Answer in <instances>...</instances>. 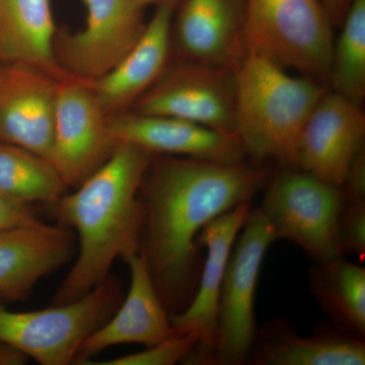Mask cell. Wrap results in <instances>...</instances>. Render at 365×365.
<instances>
[{
    "label": "cell",
    "instance_id": "obj_29",
    "mask_svg": "<svg viewBox=\"0 0 365 365\" xmlns=\"http://www.w3.org/2000/svg\"><path fill=\"white\" fill-rule=\"evenodd\" d=\"M29 357L14 346L0 341V365L24 364Z\"/></svg>",
    "mask_w": 365,
    "mask_h": 365
},
{
    "label": "cell",
    "instance_id": "obj_6",
    "mask_svg": "<svg viewBox=\"0 0 365 365\" xmlns=\"http://www.w3.org/2000/svg\"><path fill=\"white\" fill-rule=\"evenodd\" d=\"M344 202L342 187L299 169H282L266 184L260 209L276 239L294 242L319 262L344 256L339 237Z\"/></svg>",
    "mask_w": 365,
    "mask_h": 365
},
{
    "label": "cell",
    "instance_id": "obj_21",
    "mask_svg": "<svg viewBox=\"0 0 365 365\" xmlns=\"http://www.w3.org/2000/svg\"><path fill=\"white\" fill-rule=\"evenodd\" d=\"M314 299L341 330L364 338L365 269L343 256L316 262L309 271Z\"/></svg>",
    "mask_w": 365,
    "mask_h": 365
},
{
    "label": "cell",
    "instance_id": "obj_23",
    "mask_svg": "<svg viewBox=\"0 0 365 365\" xmlns=\"http://www.w3.org/2000/svg\"><path fill=\"white\" fill-rule=\"evenodd\" d=\"M333 42L328 83L333 91L362 105L365 96V0H351Z\"/></svg>",
    "mask_w": 365,
    "mask_h": 365
},
{
    "label": "cell",
    "instance_id": "obj_3",
    "mask_svg": "<svg viewBox=\"0 0 365 365\" xmlns=\"http://www.w3.org/2000/svg\"><path fill=\"white\" fill-rule=\"evenodd\" d=\"M326 93L325 83L245 55L235 68V134L246 155L297 169L302 132Z\"/></svg>",
    "mask_w": 365,
    "mask_h": 365
},
{
    "label": "cell",
    "instance_id": "obj_19",
    "mask_svg": "<svg viewBox=\"0 0 365 365\" xmlns=\"http://www.w3.org/2000/svg\"><path fill=\"white\" fill-rule=\"evenodd\" d=\"M364 338L341 331L300 337L282 322L257 333L250 361L255 365H364Z\"/></svg>",
    "mask_w": 365,
    "mask_h": 365
},
{
    "label": "cell",
    "instance_id": "obj_7",
    "mask_svg": "<svg viewBox=\"0 0 365 365\" xmlns=\"http://www.w3.org/2000/svg\"><path fill=\"white\" fill-rule=\"evenodd\" d=\"M237 235L220 292L215 364L249 361L257 336L255 299L262 263L276 235L260 208L253 209Z\"/></svg>",
    "mask_w": 365,
    "mask_h": 365
},
{
    "label": "cell",
    "instance_id": "obj_16",
    "mask_svg": "<svg viewBox=\"0 0 365 365\" xmlns=\"http://www.w3.org/2000/svg\"><path fill=\"white\" fill-rule=\"evenodd\" d=\"M117 143H129L150 153L235 163L246 153L235 134L163 115H124L109 121Z\"/></svg>",
    "mask_w": 365,
    "mask_h": 365
},
{
    "label": "cell",
    "instance_id": "obj_17",
    "mask_svg": "<svg viewBox=\"0 0 365 365\" xmlns=\"http://www.w3.org/2000/svg\"><path fill=\"white\" fill-rule=\"evenodd\" d=\"M245 0H184L178 45L188 61L237 68L245 57Z\"/></svg>",
    "mask_w": 365,
    "mask_h": 365
},
{
    "label": "cell",
    "instance_id": "obj_22",
    "mask_svg": "<svg viewBox=\"0 0 365 365\" xmlns=\"http://www.w3.org/2000/svg\"><path fill=\"white\" fill-rule=\"evenodd\" d=\"M67 186L51 163L32 151L0 143V193L32 204H46L66 193Z\"/></svg>",
    "mask_w": 365,
    "mask_h": 365
},
{
    "label": "cell",
    "instance_id": "obj_5",
    "mask_svg": "<svg viewBox=\"0 0 365 365\" xmlns=\"http://www.w3.org/2000/svg\"><path fill=\"white\" fill-rule=\"evenodd\" d=\"M122 300L121 284L111 275L85 297L41 311H9L0 300V341L40 364H71L83 341L111 318Z\"/></svg>",
    "mask_w": 365,
    "mask_h": 365
},
{
    "label": "cell",
    "instance_id": "obj_28",
    "mask_svg": "<svg viewBox=\"0 0 365 365\" xmlns=\"http://www.w3.org/2000/svg\"><path fill=\"white\" fill-rule=\"evenodd\" d=\"M322 1L326 7L327 13L334 28L337 26L339 28L349 9L351 0H322Z\"/></svg>",
    "mask_w": 365,
    "mask_h": 365
},
{
    "label": "cell",
    "instance_id": "obj_27",
    "mask_svg": "<svg viewBox=\"0 0 365 365\" xmlns=\"http://www.w3.org/2000/svg\"><path fill=\"white\" fill-rule=\"evenodd\" d=\"M346 201L365 200V150H362L355 158L346 178L344 186Z\"/></svg>",
    "mask_w": 365,
    "mask_h": 365
},
{
    "label": "cell",
    "instance_id": "obj_24",
    "mask_svg": "<svg viewBox=\"0 0 365 365\" xmlns=\"http://www.w3.org/2000/svg\"><path fill=\"white\" fill-rule=\"evenodd\" d=\"M197 338L194 334L174 333L158 344L150 346L141 352L125 355L98 365H174L182 362L195 349Z\"/></svg>",
    "mask_w": 365,
    "mask_h": 365
},
{
    "label": "cell",
    "instance_id": "obj_25",
    "mask_svg": "<svg viewBox=\"0 0 365 365\" xmlns=\"http://www.w3.org/2000/svg\"><path fill=\"white\" fill-rule=\"evenodd\" d=\"M343 255H365V200L346 201L339 220Z\"/></svg>",
    "mask_w": 365,
    "mask_h": 365
},
{
    "label": "cell",
    "instance_id": "obj_20",
    "mask_svg": "<svg viewBox=\"0 0 365 365\" xmlns=\"http://www.w3.org/2000/svg\"><path fill=\"white\" fill-rule=\"evenodd\" d=\"M51 0H0V57L60 76Z\"/></svg>",
    "mask_w": 365,
    "mask_h": 365
},
{
    "label": "cell",
    "instance_id": "obj_8",
    "mask_svg": "<svg viewBox=\"0 0 365 365\" xmlns=\"http://www.w3.org/2000/svg\"><path fill=\"white\" fill-rule=\"evenodd\" d=\"M105 114L91 88L68 81L57 86L49 162L67 187H78L116 148Z\"/></svg>",
    "mask_w": 365,
    "mask_h": 365
},
{
    "label": "cell",
    "instance_id": "obj_13",
    "mask_svg": "<svg viewBox=\"0 0 365 365\" xmlns=\"http://www.w3.org/2000/svg\"><path fill=\"white\" fill-rule=\"evenodd\" d=\"M76 235L66 225L41 222L0 230V300H25L37 283L76 254Z\"/></svg>",
    "mask_w": 365,
    "mask_h": 365
},
{
    "label": "cell",
    "instance_id": "obj_12",
    "mask_svg": "<svg viewBox=\"0 0 365 365\" xmlns=\"http://www.w3.org/2000/svg\"><path fill=\"white\" fill-rule=\"evenodd\" d=\"M364 138L362 105L327 91L304 126L297 169L343 187L353 162L364 150Z\"/></svg>",
    "mask_w": 365,
    "mask_h": 365
},
{
    "label": "cell",
    "instance_id": "obj_14",
    "mask_svg": "<svg viewBox=\"0 0 365 365\" xmlns=\"http://www.w3.org/2000/svg\"><path fill=\"white\" fill-rule=\"evenodd\" d=\"M57 86L51 76L19 66L0 74V143L49 160Z\"/></svg>",
    "mask_w": 365,
    "mask_h": 365
},
{
    "label": "cell",
    "instance_id": "obj_30",
    "mask_svg": "<svg viewBox=\"0 0 365 365\" xmlns=\"http://www.w3.org/2000/svg\"><path fill=\"white\" fill-rule=\"evenodd\" d=\"M135 1L143 4L144 6H146L148 4H153V2H160L162 1V0H135Z\"/></svg>",
    "mask_w": 365,
    "mask_h": 365
},
{
    "label": "cell",
    "instance_id": "obj_26",
    "mask_svg": "<svg viewBox=\"0 0 365 365\" xmlns=\"http://www.w3.org/2000/svg\"><path fill=\"white\" fill-rule=\"evenodd\" d=\"M40 222L30 203L0 193V230Z\"/></svg>",
    "mask_w": 365,
    "mask_h": 365
},
{
    "label": "cell",
    "instance_id": "obj_15",
    "mask_svg": "<svg viewBox=\"0 0 365 365\" xmlns=\"http://www.w3.org/2000/svg\"><path fill=\"white\" fill-rule=\"evenodd\" d=\"M124 261L130 270L128 294L111 318L83 341L74 364H86L113 346L135 343L150 347L174 334L143 255L138 252Z\"/></svg>",
    "mask_w": 365,
    "mask_h": 365
},
{
    "label": "cell",
    "instance_id": "obj_4",
    "mask_svg": "<svg viewBox=\"0 0 365 365\" xmlns=\"http://www.w3.org/2000/svg\"><path fill=\"white\" fill-rule=\"evenodd\" d=\"M333 25L322 0H245V55L326 83Z\"/></svg>",
    "mask_w": 365,
    "mask_h": 365
},
{
    "label": "cell",
    "instance_id": "obj_10",
    "mask_svg": "<svg viewBox=\"0 0 365 365\" xmlns=\"http://www.w3.org/2000/svg\"><path fill=\"white\" fill-rule=\"evenodd\" d=\"M251 202L239 204L208 222L199 234V246L207 249L198 288L182 313L170 316L174 333L194 334L195 349L185 364H215L216 331L220 292L228 259L237 235L251 212Z\"/></svg>",
    "mask_w": 365,
    "mask_h": 365
},
{
    "label": "cell",
    "instance_id": "obj_11",
    "mask_svg": "<svg viewBox=\"0 0 365 365\" xmlns=\"http://www.w3.org/2000/svg\"><path fill=\"white\" fill-rule=\"evenodd\" d=\"M85 2V28L66 38L60 60L72 76L97 81L111 71L143 35L145 6L135 0Z\"/></svg>",
    "mask_w": 365,
    "mask_h": 365
},
{
    "label": "cell",
    "instance_id": "obj_2",
    "mask_svg": "<svg viewBox=\"0 0 365 365\" xmlns=\"http://www.w3.org/2000/svg\"><path fill=\"white\" fill-rule=\"evenodd\" d=\"M153 153L129 143H118L107 162L73 193L47 203L57 223L78 232L76 262L53 297V304L85 297L107 279L116 259L140 249L145 209L141 182Z\"/></svg>",
    "mask_w": 365,
    "mask_h": 365
},
{
    "label": "cell",
    "instance_id": "obj_1",
    "mask_svg": "<svg viewBox=\"0 0 365 365\" xmlns=\"http://www.w3.org/2000/svg\"><path fill=\"white\" fill-rule=\"evenodd\" d=\"M270 177L265 168L244 162L153 158L139 191L145 209L139 252L170 317L182 313L198 288L202 228L251 202Z\"/></svg>",
    "mask_w": 365,
    "mask_h": 365
},
{
    "label": "cell",
    "instance_id": "obj_9",
    "mask_svg": "<svg viewBox=\"0 0 365 365\" xmlns=\"http://www.w3.org/2000/svg\"><path fill=\"white\" fill-rule=\"evenodd\" d=\"M136 113L179 118L235 134V69L187 61L143 96Z\"/></svg>",
    "mask_w": 365,
    "mask_h": 365
},
{
    "label": "cell",
    "instance_id": "obj_18",
    "mask_svg": "<svg viewBox=\"0 0 365 365\" xmlns=\"http://www.w3.org/2000/svg\"><path fill=\"white\" fill-rule=\"evenodd\" d=\"M178 4L179 0L158 2L157 11L130 51L111 71L93 81L91 90L105 113L130 104L163 76Z\"/></svg>",
    "mask_w": 365,
    "mask_h": 365
}]
</instances>
